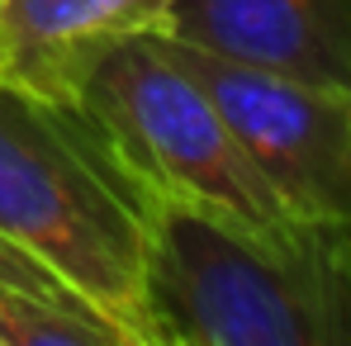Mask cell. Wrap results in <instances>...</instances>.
<instances>
[{
	"label": "cell",
	"instance_id": "obj_5",
	"mask_svg": "<svg viewBox=\"0 0 351 346\" xmlns=\"http://www.w3.org/2000/svg\"><path fill=\"white\" fill-rule=\"evenodd\" d=\"M152 34L237 66L351 90V0H171Z\"/></svg>",
	"mask_w": 351,
	"mask_h": 346
},
{
	"label": "cell",
	"instance_id": "obj_2",
	"mask_svg": "<svg viewBox=\"0 0 351 346\" xmlns=\"http://www.w3.org/2000/svg\"><path fill=\"white\" fill-rule=\"evenodd\" d=\"M0 237L43 261L138 346H152L143 199L76 110L10 81H0Z\"/></svg>",
	"mask_w": 351,
	"mask_h": 346
},
{
	"label": "cell",
	"instance_id": "obj_7",
	"mask_svg": "<svg viewBox=\"0 0 351 346\" xmlns=\"http://www.w3.org/2000/svg\"><path fill=\"white\" fill-rule=\"evenodd\" d=\"M0 346H138L90 304L0 285Z\"/></svg>",
	"mask_w": 351,
	"mask_h": 346
},
{
	"label": "cell",
	"instance_id": "obj_6",
	"mask_svg": "<svg viewBox=\"0 0 351 346\" xmlns=\"http://www.w3.org/2000/svg\"><path fill=\"white\" fill-rule=\"evenodd\" d=\"M171 0H0V81L71 110L90 66L152 34Z\"/></svg>",
	"mask_w": 351,
	"mask_h": 346
},
{
	"label": "cell",
	"instance_id": "obj_4",
	"mask_svg": "<svg viewBox=\"0 0 351 346\" xmlns=\"http://www.w3.org/2000/svg\"><path fill=\"white\" fill-rule=\"evenodd\" d=\"M171 43V38H167ZM204 90L214 95L223 123L242 143L247 162L271 185L294 223L351 228V90L294 81L276 71L237 66L199 48L171 43Z\"/></svg>",
	"mask_w": 351,
	"mask_h": 346
},
{
	"label": "cell",
	"instance_id": "obj_1",
	"mask_svg": "<svg viewBox=\"0 0 351 346\" xmlns=\"http://www.w3.org/2000/svg\"><path fill=\"white\" fill-rule=\"evenodd\" d=\"M152 346H351V228L147 204Z\"/></svg>",
	"mask_w": 351,
	"mask_h": 346
},
{
	"label": "cell",
	"instance_id": "obj_8",
	"mask_svg": "<svg viewBox=\"0 0 351 346\" xmlns=\"http://www.w3.org/2000/svg\"><path fill=\"white\" fill-rule=\"evenodd\" d=\"M0 285L29 289V294H53V299H71V304H86V299H76L71 289L62 285L43 261H34L29 251H19L10 237H0Z\"/></svg>",
	"mask_w": 351,
	"mask_h": 346
},
{
	"label": "cell",
	"instance_id": "obj_3",
	"mask_svg": "<svg viewBox=\"0 0 351 346\" xmlns=\"http://www.w3.org/2000/svg\"><path fill=\"white\" fill-rule=\"evenodd\" d=\"M114 171L147 204H199L242 223H294L247 162L204 81L162 34H133L90 66L76 105Z\"/></svg>",
	"mask_w": 351,
	"mask_h": 346
}]
</instances>
